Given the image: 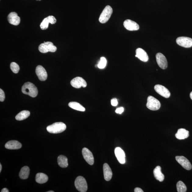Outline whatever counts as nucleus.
Wrapping results in <instances>:
<instances>
[{
    "instance_id": "obj_1",
    "label": "nucleus",
    "mask_w": 192,
    "mask_h": 192,
    "mask_svg": "<svg viewBox=\"0 0 192 192\" xmlns=\"http://www.w3.org/2000/svg\"><path fill=\"white\" fill-rule=\"evenodd\" d=\"M21 91L23 94L33 98L36 97L38 93L37 87L33 83L30 82L25 83L23 85Z\"/></svg>"
},
{
    "instance_id": "obj_2",
    "label": "nucleus",
    "mask_w": 192,
    "mask_h": 192,
    "mask_svg": "<svg viewBox=\"0 0 192 192\" xmlns=\"http://www.w3.org/2000/svg\"><path fill=\"white\" fill-rule=\"evenodd\" d=\"M66 129V126L62 122H57L48 126L47 127V131L49 133L57 134L62 133Z\"/></svg>"
},
{
    "instance_id": "obj_3",
    "label": "nucleus",
    "mask_w": 192,
    "mask_h": 192,
    "mask_svg": "<svg viewBox=\"0 0 192 192\" xmlns=\"http://www.w3.org/2000/svg\"><path fill=\"white\" fill-rule=\"evenodd\" d=\"M75 186L78 191L80 192H86L87 189V181L82 176L77 177L74 183Z\"/></svg>"
},
{
    "instance_id": "obj_4",
    "label": "nucleus",
    "mask_w": 192,
    "mask_h": 192,
    "mask_svg": "<svg viewBox=\"0 0 192 192\" xmlns=\"http://www.w3.org/2000/svg\"><path fill=\"white\" fill-rule=\"evenodd\" d=\"M146 106L149 110L155 111L159 109L161 104L158 100L152 96H149L147 98Z\"/></svg>"
},
{
    "instance_id": "obj_5",
    "label": "nucleus",
    "mask_w": 192,
    "mask_h": 192,
    "mask_svg": "<svg viewBox=\"0 0 192 192\" xmlns=\"http://www.w3.org/2000/svg\"><path fill=\"white\" fill-rule=\"evenodd\" d=\"M112 9L109 5H107L102 11L99 19L100 23H106L110 18L112 13Z\"/></svg>"
},
{
    "instance_id": "obj_6",
    "label": "nucleus",
    "mask_w": 192,
    "mask_h": 192,
    "mask_svg": "<svg viewBox=\"0 0 192 192\" xmlns=\"http://www.w3.org/2000/svg\"><path fill=\"white\" fill-rule=\"evenodd\" d=\"M56 47L51 42H44L41 44L38 47V50L41 52L46 53L48 52H54L57 50Z\"/></svg>"
},
{
    "instance_id": "obj_7",
    "label": "nucleus",
    "mask_w": 192,
    "mask_h": 192,
    "mask_svg": "<svg viewBox=\"0 0 192 192\" xmlns=\"http://www.w3.org/2000/svg\"><path fill=\"white\" fill-rule=\"evenodd\" d=\"M176 42L179 45L185 48H190L192 46V39L186 37H180L177 38Z\"/></svg>"
},
{
    "instance_id": "obj_8",
    "label": "nucleus",
    "mask_w": 192,
    "mask_h": 192,
    "mask_svg": "<svg viewBox=\"0 0 192 192\" xmlns=\"http://www.w3.org/2000/svg\"><path fill=\"white\" fill-rule=\"evenodd\" d=\"M70 84L76 88H80L82 87H85L87 86L86 81L80 77H76L73 79L70 82Z\"/></svg>"
},
{
    "instance_id": "obj_9",
    "label": "nucleus",
    "mask_w": 192,
    "mask_h": 192,
    "mask_svg": "<svg viewBox=\"0 0 192 192\" xmlns=\"http://www.w3.org/2000/svg\"><path fill=\"white\" fill-rule=\"evenodd\" d=\"M156 59L158 65L163 69H165L168 67V62L165 56L161 53H158L156 55Z\"/></svg>"
},
{
    "instance_id": "obj_10",
    "label": "nucleus",
    "mask_w": 192,
    "mask_h": 192,
    "mask_svg": "<svg viewBox=\"0 0 192 192\" xmlns=\"http://www.w3.org/2000/svg\"><path fill=\"white\" fill-rule=\"evenodd\" d=\"M176 161L183 166V168L187 170H190L192 165L190 162L186 158L183 156H177L176 157Z\"/></svg>"
},
{
    "instance_id": "obj_11",
    "label": "nucleus",
    "mask_w": 192,
    "mask_h": 192,
    "mask_svg": "<svg viewBox=\"0 0 192 192\" xmlns=\"http://www.w3.org/2000/svg\"><path fill=\"white\" fill-rule=\"evenodd\" d=\"M154 89L155 91L162 97L166 98H169L170 97V91L163 85L159 84L155 85Z\"/></svg>"
},
{
    "instance_id": "obj_12",
    "label": "nucleus",
    "mask_w": 192,
    "mask_h": 192,
    "mask_svg": "<svg viewBox=\"0 0 192 192\" xmlns=\"http://www.w3.org/2000/svg\"><path fill=\"white\" fill-rule=\"evenodd\" d=\"M82 153L85 161L89 165H93L94 163V158L91 151L88 149L84 148L82 149Z\"/></svg>"
},
{
    "instance_id": "obj_13",
    "label": "nucleus",
    "mask_w": 192,
    "mask_h": 192,
    "mask_svg": "<svg viewBox=\"0 0 192 192\" xmlns=\"http://www.w3.org/2000/svg\"><path fill=\"white\" fill-rule=\"evenodd\" d=\"M36 73L39 80L44 81L48 78V74L45 69L42 66H38L36 68Z\"/></svg>"
},
{
    "instance_id": "obj_14",
    "label": "nucleus",
    "mask_w": 192,
    "mask_h": 192,
    "mask_svg": "<svg viewBox=\"0 0 192 192\" xmlns=\"http://www.w3.org/2000/svg\"><path fill=\"white\" fill-rule=\"evenodd\" d=\"M124 27L129 31L137 30L140 28L139 26L137 23L130 19H127L123 23Z\"/></svg>"
},
{
    "instance_id": "obj_15",
    "label": "nucleus",
    "mask_w": 192,
    "mask_h": 192,
    "mask_svg": "<svg viewBox=\"0 0 192 192\" xmlns=\"http://www.w3.org/2000/svg\"><path fill=\"white\" fill-rule=\"evenodd\" d=\"M56 19L54 16H49L45 18L41 23L40 25L41 28L42 30L47 29L48 28L49 23L53 24L56 23Z\"/></svg>"
},
{
    "instance_id": "obj_16",
    "label": "nucleus",
    "mask_w": 192,
    "mask_h": 192,
    "mask_svg": "<svg viewBox=\"0 0 192 192\" xmlns=\"http://www.w3.org/2000/svg\"><path fill=\"white\" fill-rule=\"evenodd\" d=\"M115 156L119 163L124 164L125 163V154L124 151L119 147L115 149Z\"/></svg>"
},
{
    "instance_id": "obj_17",
    "label": "nucleus",
    "mask_w": 192,
    "mask_h": 192,
    "mask_svg": "<svg viewBox=\"0 0 192 192\" xmlns=\"http://www.w3.org/2000/svg\"><path fill=\"white\" fill-rule=\"evenodd\" d=\"M8 20L10 24L14 25H19L20 22V19L16 12H11L8 16Z\"/></svg>"
},
{
    "instance_id": "obj_18",
    "label": "nucleus",
    "mask_w": 192,
    "mask_h": 192,
    "mask_svg": "<svg viewBox=\"0 0 192 192\" xmlns=\"http://www.w3.org/2000/svg\"><path fill=\"white\" fill-rule=\"evenodd\" d=\"M135 57H137L140 61L146 62L148 60V56L146 51L141 48H138L136 50Z\"/></svg>"
},
{
    "instance_id": "obj_19",
    "label": "nucleus",
    "mask_w": 192,
    "mask_h": 192,
    "mask_svg": "<svg viewBox=\"0 0 192 192\" xmlns=\"http://www.w3.org/2000/svg\"><path fill=\"white\" fill-rule=\"evenodd\" d=\"M5 146L6 148L9 149H18L21 148L22 145L18 141L12 140L6 143Z\"/></svg>"
},
{
    "instance_id": "obj_20",
    "label": "nucleus",
    "mask_w": 192,
    "mask_h": 192,
    "mask_svg": "<svg viewBox=\"0 0 192 192\" xmlns=\"http://www.w3.org/2000/svg\"><path fill=\"white\" fill-rule=\"evenodd\" d=\"M104 178L107 181H110L112 178V169L107 163H105L103 165Z\"/></svg>"
},
{
    "instance_id": "obj_21",
    "label": "nucleus",
    "mask_w": 192,
    "mask_h": 192,
    "mask_svg": "<svg viewBox=\"0 0 192 192\" xmlns=\"http://www.w3.org/2000/svg\"><path fill=\"white\" fill-rule=\"evenodd\" d=\"M189 135V131L184 129H179L176 134V137L179 140L185 139L188 137Z\"/></svg>"
},
{
    "instance_id": "obj_22",
    "label": "nucleus",
    "mask_w": 192,
    "mask_h": 192,
    "mask_svg": "<svg viewBox=\"0 0 192 192\" xmlns=\"http://www.w3.org/2000/svg\"><path fill=\"white\" fill-rule=\"evenodd\" d=\"M153 174L156 179L157 180L162 182L164 179V175L161 172V168L159 166L156 167L153 170Z\"/></svg>"
},
{
    "instance_id": "obj_23",
    "label": "nucleus",
    "mask_w": 192,
    "mask_h": 192,
    "mask_svg": "<svg viewBox=\"0 0 192 192\" xmlns=\"http://www.w3.org/2000/svg\"><path fill=\"white\" fill-rule=\"evenodd\" d=\"M36 182L42 184L46 183L48 180V177L46 175L43 173H38L36 175Z\"/></svg>"
},
{
    "instance_id": "obj_24",
    "label": "nucleus",
    "mask_w": 192,
    "mask_h": 192,
    "mask_svg": "<svg viewBox=\"0 0 192 192\" xmlns=\"http://www.w3.org/2000/svg\"><path fill=\"white\" fill-rule=\"evenodd\" d=\"M57 162L59 165L62 168H66L68 166V159L65 156H59L58 157Z\"/></svg>"
},
{
    "instance_id": "obj_25",
    "label": "nucleus",
    "mask_w": 192,
    "mask_h": 192,
    "mask_svg": "<svg viewBox=\"0 0 192 192\" xmlns=\"http://www.w3.org/2000/svg\"><path fill=\"white\" fill-rule=\"evenodd\" d=\"M30 174V169L28 166H23L20 171L19 172V176L20 178L22 179H27L29 176Z\"/></svg>"
},
{
    "instance_id": "obj_26",
    "label": "nucleus",
    "mask_w": 192,
    "mask_h": 192,
    "mask_svg": "<svg viewBox=\"0 0 192 192\" xmlns=\"http://www.w3.org/2000/svg\"><path fill=\"white\" fill-rule=\"evenodd\" d=\"M69 107L73 109L74 110L80 111V112H85V109L80 104L76 102H70L68 104Z\"/></svg>"
},
{
    "instance_id": "obj_27",
    "label": "nucleus",
    "mask_w": 192,
    "mask_h": 192,
    "mask_svg": "<svg viewBox=\"0 0 192 192\" xmlns=\"http://www.w3.org/2000/svg\"><path fill=\"white\" fill-rule=\"evenodd\" d=\"M30 112L28 111L23 110L19 112L16 116V119L17 120L21 121L26 119L30 115Z\"/></svg>"
},
{
    "instance_id": "obj_28",
    "label": "nucleus",
    "mask_w": 192,
    "mask_h": 192,
    "mask_svg": "<svg viewBox=\"0 0 192 192\" xmlns=\"http://www.w3.org/2000/svg\"><path fill=\"white\" fill-rule=\"evenodd\" d=\"M176 188L178 192H185L187 190L186 186L182 181H180L177 183Z\"/></svg>"
},
{
    "instance_id": "obj_29",
    "label": "nucleus",
    "mask_w": 192,
    "mask_h": 192,
    "mask_svg": "<svg viewBox=\"0 0 192 192\" xmlns=\"http://www.w3.org/2000/svg\"><path fill=\"white\" fill-rule=\"evenodd\" d=\"M10 69L14 73H18L20 70L19 66L16 62H12L10 64Z\"/></svg>"
},
{
    "instance_id": "obj_30",
    "label": "nucleus",
    "mask_w": 192,
    "mask_h": 192,
    "mask_svg": "<svg viewBox=\"0 0 192 192\" xmlns=\"http://www.w3.org/2000/svg\"><path fill=\"white\" fill-rule=\"evenodd\" d=\"M107 64V60L105 58L102 57L100 59L99 63L98 65V67L100 69H103L105 67Z\"/></svg>"
},
{
    "instance_id": "obj_31",
    "label": "nucleus",
    "mask_w": 192,
    "mask_h": 192,
    "mask_svg": "<svg viewBox=\"0 0 192 192\" xmlns=\"http://www.w3.org/2000/svg\"><path fill=\"white\" fill-rule=\"evenodd\" d=\"M5 99V94L2 90L0 89V101L3 102Z\"/></svg>"
},
{
    "instance_id": "obj_32",
    "label": "nucleus",
    "mask_w": 192,
    "mask_h": 192,
    "mask_svg": "<svg viewBox=\"0 0 192 192\" xmlns=\"http://www.w3.org/2000/svg\"><path fill=\"white\" fill-rule=\"evenodd\" d=\"M118 104V101L116 98H114L111 100V104L112 105L114 106H117V104Z\"/></svg>"
},
{
    "instance_id": "obj_33",
    "label": "nucleus",
    "mask_w": 192,
    "mask_h": 192,
    "mask_svg": "<svg viewBox=\"0 0 192 192\" xmlns=\"http://www.w3.org/2000/svg\"><path fill=\"white\" fill-rule=\"evenodd\" d=\"M124 109L123 107H120L117 108L115 110V112L117 114H121L124 112Z\"/></svg>"
},
{
    "instance_id": "obj_34",
    "label": "nucleus",
    "mask_w": 192,
    "mask_h": 192,
    "mask_svg": "<svg viewBox=\"0 0 192 192\" xmlns=\"http://www.w3.org/2000/svg\"><path fill=\"white\" fill-rule=\"evenodd\" d=\"M134 191L135 192H143L144 191L142 189L139 187H136L134 190Z\"/></svg>"
},
{
    "instance_id": "obj_35",
    "label": "nucleus",
    "mask_w": 192,
    "mask_h": 192,
    "mask_svg": "<svg viewBox=\"0 0 192 192\" xmlns=\"http://www.w3.org/2000/svg\"><path fill=\"white\" fill-rule=\"evenodd\" d=\"M9 191L6 188H4L3 189H2L1 191V192H9Z\"/></svg>"
},
{
    "instance_id": "obj_36",
    "label": "nucleus",
    "mask_w": 192,
    "mask_h": 192,
    "mask_svg": "<svg viewBox=\"0 0 192 192\" xmlns=\"http://www.w3.org/2000/svg\"><path fill=\"white\" fill-rule=\"evenodd\" d=\"M2 169V166L1 164H0V172H1Z\"/></svg>"
},
{
    "instance_id": "obj_37",
    "label": "nucleus",
    "mask_w": 192,
    "mask_h": 192,
    "mask_svg": "<svg viewBox=\"0 0 192 192\" xmlns=\"http://www.w3.org/2000/svg\"><path fill=\"white\" fill-rule=\"evenodd\" d=\"M190 97L191 99L192 100V91L190 93Z\"/></svg>"
},
{
    "instance_id": "obj_38",
    "label": "nucleus",
    "mask_w": 192,
    "mask_h": 192,
    "mask_svg": "<svg viewBox=\"0 0 192 192\" xmlns=\"http://www.w3.org/2000/svg\"><path fill=\"white\" fill-rule=\"evenodd\" d=\"M48 192H54V191H48Z\"/></svg>"
},
{
    "instance_id": "obj_39",
    "label": "nucleus",
    "mask_w": 192,
    "mask_h": 192,
    "mask_svg": "<svg viewBox=\"0 0 192 192\" xmlns=\"http://www.w3.org/2000/svg\"><path fill=\"white\" fill-rule=\"evenodd\" d=\"M38 1H41V0H38Z\"/></svg>"
}]
</instances>
